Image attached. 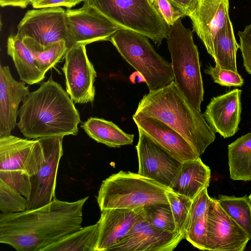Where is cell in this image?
I'll list each match as a JSON object with an SVG mask.
<instances>
[{"label":"cell","instance_id":"obj_1","mask_svg":"<svg viewBox=\"0 0 251 251\" xmlns=\"http://www.w3.org/2000/svg\"><path fill=\"white\" fill-rule=\"evenodd\" d=\"M87 196L75 201L54 197L39 208L0 214V243L18 251H44L81 227Z\"/></svg>","mask_w":251,"mask_h":251},{"label":"cell","instance_id":"obj_2","mask_svg":"<svg viewBox=\"0 0 251 251\" xmlns=\"http://www.w3.org/2000/svg\"><path fill=\"white\" fill-rule=\"evenodd\" d=\"M18 116V127L27 139L76 135L80 122L73 101L51 77L29 93Z\"/></svg>","mask_w":251,"mask_h":251},{"label":"cell","instance_id":"obj_3","mask_svg":"<svg viewBox=\"0 0 251 251\" xmlns=\"http://www.w3.org/2000/svg\"><path fill=\"white\" fill-rule=\"evenodd\" d=\"M175 81L143 96L134 115L157 119L178 132L201 156L213 143L215 132Z\"/></svg>","mask_w":251,"mask_h":251},{"label":"cell","instance_id":"obj_4","mask_svg":"<svg viewBox=\"0 0 251 251\" xmlns=\"http://www.w3.org/2000/svg\"><path fill=\"white\" fill-rule=\"evenodd\" d=\"M170 188L138 173L121 171L102 181L97 197L101 210L137 209L157 203H169Z\"/></svg>","mask_w":251,"mask_h":251},{"label":"cell","instance_id":"obj_5","mask_svg":"<svg viewBox=\"0 0 251 251\" xmlns=\"http://www.w3.org/2000/svg\"><path fill=\"white\" fill-rule=\"evenodd\" d=\"M181 19L170 26L167 39L174 81L191 104L201 111L204 88L199 51L192 31L184 26Z\"/></svg>","mask_w":251,"mask_h":251},{"label":"cell","instance_id":"obj_6","mask_svg":"<svg viewBox=\"0 0 251 251\" xmlns=\"http://www.w3.org/2000/svg\"><path fill=\"white\" fill-rule=\"evenodd\" d=\"M109 41L144 78L149 91L160 89L174 81L172 63L156 52L146 36L120 28Z\"/></svg>","mask_w":251,"mask_h":251},{"label":"cell","instance_id":"obj_7","mask_svg":"<svg viewBox=\"0 0 251 251\" xmlns=\"http://www.w3.org/2000/svg\"><path fill=\"white\" fill-rule=\"evenodd\" d=\"M119 27L141 34L158 46L170 27L149 0H84Z\"/></svg>","mask_w":251,"mask_h":251},{"label":"cell","instance_id":"obj_8","mask_svg":"<svg viewBox=\"0 0 251 251\" xmlns=\"http://www.w3.org/2000/svg\"><path fill=\"white\" fill-rule=\"evenodd\" d=\"M63 137L54 136L38 138L42 147L44 160L38 172L30 176L31 192L26 210L45 206L55 197L57 170L63 154Z\"/></svg>","mask_w":251,"mask_h":251},{"label":"cell","instance_id":"obj_9","mask_svg":"<svg viewBox=\"0 0 251 251\" xmlns=\"http://www.w3.org/2000/svg\"><path fill=\"white\" fill-rule=\"evenodd\" d=\"M69 49L75 44L87 45L100 41H109L120 28L94 7L83 3L78 9L66 10Z\"/></svg>","mask_w":251,"mask_h":251},{"label":"cell","instance_id":"obj_10","mask_svg":"<svg viewBox=\"0 0 251 251\" xmlns=\"http://www.w3.org/2000/svg\"><path fill=\"white\" fill-rule=\"evenodd\" d=\"M85 45L75 44L69 48L62 68L66 92L75 103L92 102L95 96L97 73L89 60Z\"/></svg>","mask_w":251,"mask_h":251},{"label":"cell","instance_id":"obj_11","mask_svg":"<svg viewBox=\"0 0 251 251\" xmlns=\"http://www.w3.org/2000/svg\"><path fill=\"white\" fill-rule=\"evenodd\" d=\"M207 251H244L250 238L225 211L216 199L212 198L205 215Z\"/></svg>","mask_w":251,"mask_h":251},{"label":"cell","instance_id":"obj_12","mask_svg":"<svg viewBox=\"0 0 251 251\" xmlns=\"http://www.w3.org/2000/svg\"><path fill=\"white\" fill-rule=\"evenodd\" d=\"M17 28L21 37H30L43 47L68 39L66 10L60 6L28 10Z\"/></svg>","mask_w":251,"mask_h":251},{"label":"cell","instance_id":"obj_13","mask_svg":"<svg viewBox=\"0 0 251 251\" xmlns=\"http://www.w3.org/2000/svg\"><path fill=\"white\" fill-rule=\"evenodd\" d=\"M184 234L157 228L140 214L127 234L107 251H172Z\"/></svg>","mask_w":251,"mask_h":251},{"label":"cell","instance_id":"obj_14","mask_svg":"<svg viewBox=\"0 0 251 251\" xmlns=\"http://www.w3.org/2000/svg\"><path fill=\"white\" fill-rule=\"evenodd\" d=\"M138 129L136 149L138 160V174L170 188L181 168V163L174 158Z\"/></svg>","mask_w":251,"mask_h":251},{"label":"cell","instance_id":"obj_15","mask_svg":"<svg viewBox=\"0 0 251 251\" xmlns=\"http://www.w3.org/2000/svg\"><path fill=\"white\" fill-rule=\"evenodd\" d=\"M44 155L39 139L29 140L12 135L0 137V170L36 174L42 167Z\"/></svg>","mask_w":251,"mask_h":251},{"label":"cell","instance_id":"obj_16","mask_svg":"<svg viewBox=\"0 0 251 251\" xmlns=\"http://www.w3.org/2000/svg\"><path fill=\"white\" fill-rule=\"evenodd\" d=\"M132 119L138 129L159 148L181 163L200 157L178 132L163 122L151 117L134 115Z\"/></svg>","mask_w":251,"mask_h":251},{"label":"cell","instance_id":"obj_17","mask_svg":"<svg viewBox=\"0 0 251 251\" xmlns=\"http://www.w3.org/2000/svg\"><path fill=\"white\" fill-rule=\"evenodd\" d=\"M228 8L229 0H198L195 9L188 16L194 31L210 55L217 34L230 22Z\"/></svg>","mask_w":251,"mask_h":251},{"label":"cell","instance_id":"obj_18","mask_svg":"<svg viewBox=\"0 0 251 251\" xmlns=\"http://www.w3.org/2000/svg\"><path fill=\"white\" fill-rule=\"evenodd\" d=\"M242 90L234 89L211 99L203 115L212 130L224 138L233 136L241 120Z\"/></svg>","mask_w":251,"mask_h":251},{"label":"cell","instance_id":"obj_19","mask_svg":"<svg viewBox=\"0 0 251 251\" xmlns=\"http://www.w3.org/2000/svg\"><path fill=\"white\" fill-rule=\"evenodd\" d=\"M25 82L12 76L8 66L0 68V137L11 135L17 125L19 105L30 92Z\"/></svg>","mask_w":251,"mask_h":251},{"label":"cell","instance_id":"obj_20","mask_svg":"<svg viewBox=\"0 0 251 251\" xmlns=\"http://www.w3.org/2000/svg\"><path fill=\"white\" fill-rule=\"evenodd\" d=\"M139 215V208H109L101 210L95 251H107L124 237Z\"/></svg>","mask_w":251,"mask_h":251},{"label":"cell","instance_id":"obj_21","mask_svg":"<svg viewBox=\"0 0 251 251\" xmlns=\"http://www.w3.org/2000/svg\"><path fill=\"white\" fill-rule=\"evenodd\" d=\"M211 171L201 157L181 162L180 171L170 189L193 200L210 184Z\"/></svg>","mask_w":251,"mask_h":251},{"label":"cell","instance_id":"obj_22","mask_svg":"<svg viewBox=\"0 0 251 251\" xmlns=\"http://www.w3.org/2000/svg\"><path fill=\"white\" fill-rule=\"evenodd\" d=\"M7 53L14 62L20 79L29 85L38 83L45 77V73L37 66L30 50L17 33L10 35L7 41Z\"/></svg>","mask_w":251,"mask_h":251},{"label":"cell","instance_id":"obj_23","mask_svg":"<svg viewBox=\"0 0 251 251\" xmlns=\"http://www.w3.org/2000/svg\"><path fill=\"white\" fill-rule=\"evenodd\" d=\"M80 126L90 137L110 148L131 145L133 142L134 134L126 133L112 122L103 119L91 117Z\"/></svg>","mask_w":251,"mask_h":251},{"label":"cell","instance_id":"obj_24","mask_svg":"<svg viewBox=\"0 0 251 251\" xmlns=\"http://www.w3.org/2000/svg\"><path fill=\"white\" fill-rule=\"evenodd\" d=\"M227 150L230 178L233 180H251V132L230 143Z\"/></svg>","mask_w":251,"mask_h":251},{"label":"cell","instance_id":"obj_25","mask_svg":"<svg viewBox=\"0 0 251 251\" xmlns=\"http://www.w3.org/2000/svg\"><path fill=\"white\" fill-rule=\"evenodd\" d=\"M239 47L230 21L219 32L214 39L211 56L215 65L223 69L237 72L236 53Z\"/></svg>","mask_w":251,"mask_h":251},{"label":"cell","instance_id":"obj_26","mask_svg":"<svg viewBox=\"0 0 251 251\" xmlns=\"http://www.w3.org/2000/svg\"><path fill=\"white\" fill-rule=\"evenodd\" d=\"M99 225L81 227L62 240L48 246L44 251H95Z\"/></svg>","mask_w":251,"mask_h":251},{"label":"cell","instance_id":"obj_27","mask_svg":"<svg viewBox=\"0 0 251 251\" xmlns=\"http://www.w3.org/2000/svg\"><path fill=\"white\" fill-rule=\"evenodd\" d=\"M23 39L32 54L38 67L45 73L65 56L68 49L65 40L43 47L30 37H23Z\"/></svg>","mask_w":251,"mask_h":251},{"label":"cell","instance_id":"obj_28","mask_svg":"<svg viewBox=\"0 0 251 251\" xmlns=\"http://www.w3.org/2000/svg\"><path fill=\"white\" fill-rule=\"evenodd\" d=\"M216 200L251 240V201L249 196L219 195Z\"/></svg>","mask_w":251,"mask_h":251},{"label":"cell","instance_id":"obj_29","mask_svg":"<svg viewBox=\"0 0 251 251\" xmlns=\"http://www.w3.org/2000/svg\"><path fill=\"white\" fill-rule=\"evenodd\" d=\"M139 214L148 223L157 228L171 232L176 231L169 203H157L140 208Z\"/></svg>","mask_w":251,"mask_h":251},{"label":"cell","instance_id":"obj_30","mask_svg":"<svg viewBox=\"0 0 251 251\" xmlns=\"http://www.w3.org/2000/svg\"><path fill=\"white\" fill-rule=\"evenodd\" d=\"M166 195L175 221L176 231L184 234L192 200L170 189L167 191Z\"/></svg>","mask_w":251,"mask_h":251},{"label":"cell","instance_id":"obj_31","mask_svg":"<svg viewBox=\"0 0 251 251\" xmlns=\"http://www.w3.org/2000/svg\"><path fill=\"white\" fill-rule=\"evenodd\" d=\"M27 200L14 188L0 180V210L10 214L26 210Z\"/></svg>","mask_w":251,"mask_h":251},{"label":"cell","instance_id":"obj_32","mask_svg":"<svg viewBox=\"0 0 251 251\" xmlns=\"http://www.w3.org/2000/svg\"><path fill=\"white\" fill-rule=\"evenodd\" d=\"M0 180L15 189L28 200L31 192L30 176L26 173L0 170Z\"/></svg>","mask_w":251,"mask_h":251},{"label":"cell","instance_id":"obj_33","mask_svg":"<svg viewBox=\"0 0 251 251\" xmlns=\"http://www.w3.org/2000/svg\"><path fill=\"white\" fill-rule=\"evenodd\" d=\"M205 215L190 225L185 232L184 238L195 248L207 251V229Z\"/></svg>","mask_w":251,"mask_h":251},{"label":"cell","instance_id":"obj_34","mask_svg":"<svg viewBox=\"0 0 251 251\" xmlns=\"http://www.w3.org/2000/svg\"><path fill=\"white\" fill-rule=\"evenodd\" d=\"M204 72L211 76L214 82L222 86L240 87L244 84V79L237 72L210 65L204 70Z\"/></svg>","mask_w":251,"mask_h":251},{"label":"cell","instance_id":"obj_35","mask_svg":"<svg viewBox=\"0 0 251 251\" xmlns=\"http://www.w3.org/2000/svg\"><path fill=\"white\" fill-rule=\"evenodd\" d=\"M155 9L170 27L179 19L186 16V13L170 0H154Z\"/></svg>","mask_w":251,"mask_h":251},{"label":"cell","instance_id":"obj_36","mask_svg":"<svg viewBox=\"0 0 251 251\" xmlns=\"http://www.w3.org/2000/svg\"><path fill=\"white\" fill-rule=\"evenodd\" d=\"M211 199L208 194L207 188H205L192 200L185 232L193 222L205 215Z\"/></svg>","mask_w":251,"mask_h":251},{"label":"cell","instance_id":"obj_37","mask_svg":"<svg viewBox=\"0 0 251 251\" xmlns=\"http://www.w3.org/2000/svg\"><path fill=\"white\" fill-rule=\"evenodd\" d=\"M238 34L244 66L246 72L251 74V24L246 26L244 30L239 31Z\"/></svg>","mask_w":251,"mask_h":251},{"label":"cell","instance_id":"obj_38","mask_svg":"<svg viewBox=\"0 0 251 251\" xmlns=\"http://www.w3.org/2000/svg\"><path fill=\"white\" fill-rule=\"evenodd\" d=\"M84 0H40L33 4L34 8H41L55 6H65L71 8Z\"/></svg>","mask_w":251,"mask_h":251},{"label":"cell","instance_id":"obj_39","mask_svg":"<svg viewBox=\"0 0 251 251\" xmlns=\"http://www.w3.org/2000/svg\"><path fill=\"white\" fill-rule=\"evenodd\" d=\"M175 4L182 9L186 14L189 15L195 9L198 0H170Z\"/></svg>","mask_w":251,"mask_h":251},{"label":"cell","instance_id":"obj_40","mask_svg":"<svg viewBox=\"0 0 251 251\" xmlns=\"http://www.w3.org/2000/svg\"><path fill=\"white\" fill-rule=\"evenodd\" d=\"M40 0H0L1 7L13 6L25 8L29 4H33Z\"/></svg>","mask_w":251,"mask_h":251},{"label":"cell","instance_id":"obj_41","mask_svg":"<svg viewBox=\"0 0 251 251\" xmlns=\"http://www.w3.org/2000/svg\"><path fill=\"white\" fill-rule=\"evenodd\" d=\"M249 198L250 199L251 201V194H250V195L249 196Z\"/></svg>","mask_w":251,"mask_h":251},{"label":"cell","instance_id":"obj_42","mask_svg":"<svg viewBox=\"0 0 251 251\" xmlns=\"http://www.w3.org/2000/svg\"><path fill=\"white\" fill-rule=\"evenodd\" d=\"M149 0L152 3L154 0Z\"/></svg>","mask_w":251,"mask_h":251}]
</instances>
